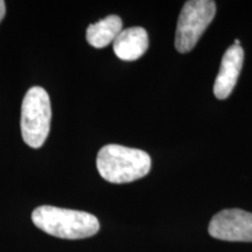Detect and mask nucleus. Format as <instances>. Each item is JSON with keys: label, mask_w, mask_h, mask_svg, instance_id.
<instances>
[{"label": "nucleus", "mask_w": 252, "mask_h": 252, "mask_svg": "<svg viewBox=\"0 0 252 252\" xmlns=\"http://www.w3.org/2000/svg\"><path fill=\"white\" fill-rule=\"evenodd\" d=\"M96 165L104 180L111 184H127L149 174L152 160L145 151L109 144L99 150Z\"/></svg>", "instance_id": "1"}, {"label": "nucleus", "mask_w": 252, "mask_h": 252, "mask_svg": "<svg viewBox=\"0 0 252 252\" xmlns=\"http://www.w3.org/2000/svg\"><path fill=\"white\" fill-rule=\"evenodd\" d=\"M32 220L46 234L63 239H82L96 235L99 222L87 212L41 206L32 213Z\"/></svg>", "instance_id": "2"}, {"label": "nucleus", "mask_w": 252, "mask_h": 252, "mask_svg": "<svg viewBox=\"0 0 252 252\" xmlns=\"http://www.w3.org/2000/svg\"><path fill=\"white\" fill-rule=\"evenodd\" d=\"M52 121V105L47 91L33 87L25 94L21 105V134L28 146L39 149L49 134Z\"/></svg>", "instance_id": "3"}, {"label": "nucleus", "mask_w": 252, "mask_h": 252, "mask_svg": "<svg viewBox=\"0 0 252 252\" xmlns=\"http://www.w3.org/2000/svg\"><path fill=\"white\" fill-rule=\"evenodd\" d=\"M216 14V2L212 0H189L180 12L175 32V48L186 54L196 46Z\"/></svg>", "instance_id": "4"}, {"label": "nucleus", "mask_w": 252, "mask_h": 252, "mask_svg": "<svg viewBox=\"0 0 252 252\" xmlns=\"http://www.w3.org/2000/svg\"><path fill=\"white\" fill-rule=\"evenodd\" d=\"M212 237L226 242H252V213L242 209H224L210 220Z\"/></svg>", "instance_id": "5"}, {"label": "nucleus", "mask_w": 252, "mask_h": 252, "mask_svg": "<svg viewBox=\"0 0 252 252\" xmlns=\"http://www.w3.org/2000/svg\"><path fill=\"white\" fill-rule=\"evenodd\" d=\"M244 62V50L241 46H230L220 62V71L214 83L216 98L225 99L235 89Z\"/></svg>", "instance_id": "6"}, {"label": "nucleus", "mask_w": 252, "mask_h": 252, "mask_svg": "<svg viewBox=\"0 0 252 252\" xmlns=\"http://www.w3.org/2000/svg\"><path fill=\"white\" fill-rule=\"evenodd\" d=\"M149 48V34L143 27H131L122 31L113 41V52L123 61H135Z\"/></svg>", "instance_id": "7"}, {"label": "nucleus", "mask_w": 252, "mask_h": 252, "mask_svg": "<svg viewBox=\"0 0 252 252\" xmlns=\"http://www.w3.org/2000/svg\"><path fill=\"white\" fill-rule=\"evenodd\" d=\"M123 21L118 15H108L98 23L91 24L87 30V40L94 48H104L113 43L123 31Z\"/></svg>", "instance_id": "8"}, {"label": "nucleus", "mask_w": 252, "mask_h": 252, "mask_svg": "<svg viewBox=\"0 0 252 252\" xmlns=\"http://www.w3.org/2000/svg\"><path fill=\"white\" fill-rule=\"evenodd\" d=\"M5 12H6V4H5V1L0 0V23H1V20L5 17Z\"/></svg>", "instance_id": "9"}]
</instances>
